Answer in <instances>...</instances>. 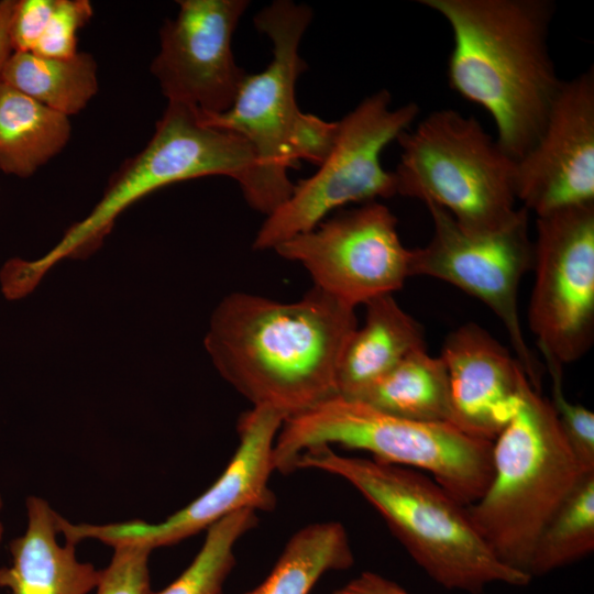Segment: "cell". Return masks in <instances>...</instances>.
I'll use <instances>...</instances> for the list:
<instances>
[{
  "label": "cell",
  "instance_id": "obj_23",
  "mask_svg": "<svg viewBox=\"0 0 594 594\" xmlns=\"http://www.w3.org/2000/svg\"><path fill=\"white\" fill-rule=\"evenodd\" d=\"M594 550V472L586 473L541 530L527 573L544 575Z\"/></svg>",
  "mask_w": 594,
  "mask_h": 594
},
{
  "label": "cell",
  "instance_id": "obj_22",
  "mask_svg": "<svg viewBox=\"0 0 594 594\" xmlns=\"http://www.w3.org/2000/svg\"><path fill=\"white\" fill-rule=\"evenodd\" d=\"M353 563L350 540L340 522L311 524L290 537L264 581L243 594H309L323 574Z\"/></svg>",
  "mask_w": 594,
  "mask_h": 594
},
{
  "label": "cell",
  "instance_id": "obj_8",
  "mask_svg": "<svg viewBox=\"0 0 594 594\" xmlns=\"http://www.w3.org/2000/svg\"><path fill=\"white\" fill-rule=\"evenodd\" d=\"M397 141V195L435 204L473 231L497 230L517 217L516 161L474 117L436 110Z\"/></svg>",
  "mask_w": 594,
  "mask_h": 594
},
{
  "label": "cell",
  "instance_id": "obj_2",
  "mask_svg": "<svg viewBox=\"0 0 594 594\" xmlns=\"http://www.w3.org/2000/svg\"><path fill=\"white\" fill-rule=\"evenodd\" d=\"M420 4L451 28L449 86L490 113L498 145L518 161L539 138L562 84L548 45L556 4L550 0H420Z\"/></svg>",
  "mask_w": 594,
  "mask_h": 594
},
{
  "label": "cell",
  "instance_id": "obj_31",
  "mask_svg": "<svg viewBox=\"0 0 594 594\" xmlns=\"http://www.w3.org/2000/svg\"><path fill=\"white\" fill-rule=\"evenodd\" d=\"M1 509H2V499L0 497V514H1ZM3 530H4V527H3V524L0 519V544H1V540H2V536H3Z\"/></svg>",
  "mask_w": 594,
  "mask_h": 594
},
{
  "label": "cell",
  "instance_id": "obj_15",
  "mask_svg": "<svg viewBox=\"0 0 594 594\" xmlns=\"http://www.w3.org/2000/svg\"><path fill=\"white\" fill-rule=\"evenodd\" d=\"M516 198L537 217L594 204V68L562 80L544 127L515 168Z\"/></svg>",
  "mask_w": 594,
  "mask_h": 594
},
{
  "label": "cell",
  "instance_id": "obj_16",
  "mask_svg": "<svg viewBox=\"0 0 594 594\" xmlns=\"http://www.w3.org/2000/svg\"><path fill=\"white\" fill-rule=\"evenodd\" d=\"M440 356L449 377L451 424L494 441L518 408L527 380L520 363L474 322L449 333Z\"/></svg>",
  "mask_w": 594,
  "mask_h": 594
},
{
  "label": "cell",
  "instance_id": "obj_18",
  "mask_svg": "<svg viewBox=\"0 0 594 594\" xmlns=\"http://www.w3.org/2000/svg\"><path fill=\"white\" fill-rule=\"evenodd\" d=\"M365 320L343 351L338 396L353 399L411 352L426 349L422 326L393 297L382 295L365 305Z\"/></svg>",
  "mask_w": 594,
  "mask_h": 594
},
{
  "label": "cell",
  "instance_id": "obj_24",
  "mask_svg": "<svg viewBox=\"0 0 594 594\" xmlns=\"http://www.w3.org/2000/svg\"><path fill=\"white\" fill-rule=\"evenodd\" d=\"M256 525V512L246 508L209 527L202 547L191 563L168 586L153 594H222L223 585L235 565V544Z\"/></svg>",
  "mask_w": 594,
  "mask_h": 594
},
{
  "label": "cell",
  "instance_id": "obj_11",
  "mask_svg": "<svg viewBox=\"0 0 594 594\" xmlns=\"http://www.w3.org/2000/svg\"><path fill=\"white\" fill-rule=\"evenodd\" d=\"M528 321L543 358L581 359L594 340V204L537 217Z\"/></svg>",
  "mask_w": 594,
  "mask_h": 594
},
{
  "label": "cell",
  "instance_id": "obj_3",
  "mask_svg": "<svg viewBox=\"0 0 594 594\" xmlns=\"http://www.w3.org/2000/svg\"><path fill=\"white\" fill-rule=\"evenodd\" d=\"M312 11L306 4L276 0L254 18L272 42L273 58L264 70L246 74L232 106L201 123L241 136L253 153V166L239 184L248 205L268 216L292 194L289 168L301 160L319 165L334 140L337 122L302 112L296 82L307 65L299 54Z\"/></svg>",
  "mask_w": 594,
  "mask_h": 594
},
{
  "label": "cell",
  "instance_id": "obj_27",
  "mask_svg": "<svg viewBox=\"0 0 594 594\" xmlns=\"http://www.w3.org/2000/svg\"><path fill=\"white\" fill-rule=\"evenodd\" d=\"M110 563L101 570L97 594H153L150 582V549L136 544L113 547Z\"/></svg>",
  "mask_w": 594,
  "mask_h": 594
},
{
  "label": "cell",
  "instance_id": "obj_4",
  "mask_svg": "<svg viewBox=\"0 0 594 594\" xmlns=\"http://www.w3.org/2000/svg\"><path fill=\"white\" fill-rule=\"evenodd\" d=\"M315 469L352 485L383 517L409 556L447 590L480 594L531 578L503 563L472 524L466 506L436 481L400 465L345 457L331 447L302 452L294 470Z\"/></svg>",
  "mask_w": 594,
  "mask_h": 594
},
{
  "label": "cell",
  "instance_id": "obj_10",
  "mask_svg": "<svg viewBox=\"0 0 594 594\" xmlns=\"http://www.w3.org/2000/svg\"><path fill=\"white\" fill-rule=\"evenodd\" d=\"M425 205L433 233L425 246L411 250L410 276L444 280L484 302L504 324L515 358L540 392L541 366L526 343L518 311L519 285L534 263L529 211L521 207L510 223L497 230L473 231L443 208Z\"/></svg>",
  "mask_w": 594,
  "mask_h": 594
},
{
  "label": "cell",
  "instance_id": "obj_29",
  "mask_svg": "<svg viewBox=\"0 0 594 594\" xmlns=\"http://www.w3.org/2000/svg\"><path fill=\"white\" fill-rule=\"evenodd\" d=\"M332 594H411L396 582L375 572L365 571Z\"/></svg>",
  "mask_w": 594,
  "mask_h": 594
},
{
  "label": "cell",
  "instance_id": "obj_25",
  "mask_svg": "<svg viewBox=\"0 0 594 594\" xmlns=\"http://www.w3.org/2000/svg\"><path fill=\"white\" fill-rule=\"evenodd\" d=\"M552 382V400L561 430L584 472H594V414L570 402L563 392L562 364L544 358Z\"/></svg>",
  "mask_w": 594,
  "mask_h": 594
},
{
  "label": "cell",
  "instance_id": "obj_9",
  "mask_svg": "<svg viewBox=\"0 0 594 594\" xmlns=\"http://www.w3.org/2000/svg\"><path fill=\"white\" fill-rule=\"evenodd\" d=\"M419 107H392L386 89L364 98L337 121V131L318 170L294 185L290 196L266 216L253 249L274 250L280 243L315 229L337 208L397 195L393 172L381 163L383 150L413 124Z\"/></svg>",
  "mask_w": 594,
  "mask_h": 594
},
{
  "label": "cell",
  "instance_id": "obj_5",
  "mask_svg": "<svg viewBox=\"0 0 594 594\" xmlns=\"http://www.w3.org/2000/svg\"><path fill=\"white\" fill-rule=\"evenodd\" d=\"M253 153L241 136L200 122L197 110L168 102L145 147L110 178L91 212L70 226L43 256L11 258L0 271L3 296L16 300L34 290L63 258H86L111 232L116 219L131 205L170 184L223 175L239 184L253 166Z\"/></svg>",
  "mask_w": 594,
  "mask_h": 594
},
{
  "label": "cell",
  "instance_id": "obj_21",
  "mask_svg": "<svg viewBox=\"0 0 594 594\" xmlns=\"http://www.w3.org/2000/svg\"><path fill=\"white\" fill-rule=\"evenodd\" d=\"M0 81L69 117L84 110L97 94V63L91 54L85 52L69 58L12 52Z\"/></svg>",
  "mask_w": 594,
  "mask_h": 594
},
{
  "label": "cell",
  "instance_id": "obj_17",
  "mask_svg": "<svg viewBox=\"0 0 594 594\" xmlns=\"http://www.w3.org/2000/svg\"><path fill=\"white\" fill-rule=\"evenodd\" d=\"M24 534L10 542L11 564L0 568V586L10 594H88L101 570L76 556V544L57 541L58 515L43 498L26 499Z\"/></svg>",
  "mask_w": 594,
  "mask_h": 594
},
{
  "label": "cell",
  "instance_id": "obj_13",
  "mask_svg": "<svg viewBox=\"0 0 594 594\" xmlns=\"http://www.w3.org/2000/svg\"><path fill=\"white\" fill-rule=\"evenodd\" d=\"M397 218L371 201L344 210L274 251L301 264L314 286L355 308L393 294L410 277L411 250L404 246Z\"/></svg>",
  "mask_w": 594,
  "mask_h": 594
},
{
  "label": "cell",
  "instance_id": "obj_30",
  "mask_svg": "<svg viewBox=\"0 0 594 594\" xmlns=\"http://www.w3.org/2000/svg\"><path fill=\"white\" fill-rule=\"evenodd\" d=\"M15 0L0 1V75L6 62L12 54L10 41V23Z\"/></svg>",
  "mask_w": 594,
  "mask_h": 594
},
{
  "label": "cell",
  "instance_id": "obj_19",
  "mask_svg": "<svg viewBox=\"0 0 594 594\" xmlns=\"http://www.w3.org/2000/svg\"><path fill=\"white\" fill-rule=\"evenodd\" d=\"M68 117L0 81V170L32 176L69 141Z\"/></svg>",
  "mask_w": 594,
  "mask_h": 594
},
{
  "label": "cell",
  "instance_id": "obj_1",
  "mask_svg": "<svg viewBox=\"0 0 594 594\" xmlns=\"http://www.w3.org/2000/svg\"><path fill=\"white\" fill-rule=\"evenodd\" d=\"M355 308L312 286L290 302L226 296L205 346L220 375L253 406L286 418L338 395V371L358 328Z\"/></svg>",
  "mask_w": 594,
  "mask_h": 594
},
{
  "label": "cell",
  "instance_id": "obj_14",
  "mask_svg": "<svg viewBox=\"0 0 594 594\" xmlns=\"http://www.w3.org/2000/svg\"><path fill=\"white\" fill-rule=\"evenodd\" d=\"M174 19L160 30L151 64L168 102L199 113L220 114L233 103L246 73L238 66L232 37L246 0H180Z\"/></svg>",
  "mask_w": 594,
  "mask_h": 594
},
{
  "label": "cell",
  "instance_id": "obj_12",
  "mask_svg": "<svg viewBox=\"0 0 594 594\" xmlns=\"http://www.w3.org/2000/svg\"><path fill=\"white\" fill-rule=\"evenodd\" d=\"M286 417L266 406H253L238 420L239 446L224 471L199 497L165 520H129L106 525L73 524L59 516L65 541L97 539L109 546L136 544L150 550L175 544L241 509L271 512L276 496L270 487L273 450Z\"/></svg>",
  "mask_w": 594,
  "mask_h": 594
},
{
  "label": "cell",
  "instance_id": "obj_7",
  "mask_svg": "<svg viewBox=\"0 0 594 594\" xmlns=\"http://www.w3.org/2000/svg\"><path fill=\"white\" fill-rule=\"evenodd\" d=\"M324 446L425 470L464 506L481 498L493 477V441L448 422L405 419L338 395L284 420L274 444V470L293 473L302 452Z\"/></svg>",
  "mask_w": 594,
  "mask_h": 594
},
{
  "label": "cell",
  "instance_id": "obj_6",
  "mask_svg": "<svg viewBox=\"0 0 594 594\" xmlns=\"http://www.w3.org/2000/svg\"><path fill=\"white\" fill-rule=\"evenodd\" d=\"M585 474L550 400L526 380L514 417L493 441L491 483L466 506L470 519L503 563L528 574L541 530Z\"/></svg>",
  "mask_w": 594,
  "mask_h": 594
},
{
  "label": "cell",
  "instance_id": "obj_28",
  "mask_svg": "<svg viewBox=\"0 0 594 594\" xmlns=\"http://www.w3.org/2000/svg\"><path fill=\"white\" fill-rule=\"evenodd\" d=\"M56 0H18L14 3L10 41L13 52H33L42 37Z\"/></svg>",
  "mask_w": 594,
  "mask_h": 594
},
{
  "label": "cell",
  "instance_id": "obj_20",
  "mask_svg": "<svg viewBox=\"0 0 594 594\" xmlns=\"http://www.w3.org/2000/svg\"><path fill=\"white\" fill-rule=\"evenodd\" d=\"M353 399L405 419L451 424L447 366L426 349L408 354Z\"/></svg>",
  "mask_w": 594,
  "mask_h": 594
},
{
  "label": "cell",
  "instance_id": "obj_26",
  "mask_svg": "<svg viewBox=\"0 0 594 594\" xmlns=\"http://www.w3.org/2000/svg\"><path fill=\"white\" fill-rule=\"evenodd\" d=\"M88 0H56L47 26L32 53L50 58H69L78 53L77 34L91 19Z\"/></svg>",
  "mask_w": 594,
  "mask_h": 594
}]
</instances>
